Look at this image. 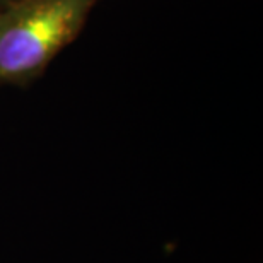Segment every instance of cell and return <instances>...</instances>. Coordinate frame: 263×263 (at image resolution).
<instances>
[{
  "label": "cell",
  "instance_id": "cell-2",
  "mask_svg": "<svg viewBox=\"0 0 263 263\" xmlns=\"http://www.w3.org/2000/svg\"><path fill=\"white\" fill-rule=\"evenodd\" d=\"M12 2H14V0H0V10H2V9H5V7H7L9 4H12Z\"/></svg>",
  "mask_w": 263,
  "mask_h": 263
},
{
  "label": "cell",
  "instance_id": "cell-1",
  "mask_svg": "<svg viewBox=\"0 0 263 263\" xmlns=\"http://www.w3.org/2000/svg\"><path fill=\"white\" fill-rule=\"evenodd\" d=\"M98 0H14L0 10V84H28L81 34Z\"/></svg>",
  "mask_w": 263,
  "mask_h": 263
}]
</instances>
